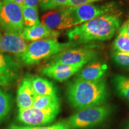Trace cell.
Here are the masks:
<instances>
[{
  "instance_id": "7",
  "label": "cell",
  "mask_w": 129,
  "mask_h": 129,
  "mask_svg": "<svg viewBox=\"0 0 129 129\" xmlns=\"http://www.w3.org/2000/svg\"><path fill=\"white\" fill-rule=\"evenodd\" d=\"M97 56L96 51L89 48H71L53 56L49 64L74 65L88 63Z\"/></svg>"
},
{
  "instance_id": "9",
  "label": "cell",
  "mask_w": 129,
  "mask_h": 129,
  "mask_svg": "<svg viewBox=\"0 0 129 129\" xmlns=\"http://www.w3.org/2000/svg\"><path fill=\"white\" fill-rule=\"evenodd\" d=\"M41 23L53 30H59L73 27L68 7L52 10L43 14Z\"/></svg>"
},
{
  "instance_id": "14",
  "label": "cell",
  "mask_w": 129,
  "mask_h": 129,
  "mask_svg": "<svg viewBox=\"0 0 129 129\" xmlns=\"http://www.w3.org/2000/svg\"><path fill=\"white\" fill-rule=\"evenodd\" d=\"M20 34L25 41L34 42L48 38H56L60 33L57 30L49 29L40 23L34 26L24 28Z\"/></svg>"
},
{
  "instance_id": "10",
  "label": "cell",
  "mask_w": 129,
  "mask_h": 129,
  "mask_svg": "<svg viewBox=\"0 0 129 129\" xmlns=\"http://www.w3.org/2000/svg\"><path fill=\"white\" fill-rule=\"evenodd\" d=\"M28 45L18 32L6 31L0 37V53H9L19 57Z\"/></svg>"
},
{
  "instance_id": "19",
  "label": "cell",
  "mask_w": 129,
  "mask_h": 129,
  "mask_svg": "<svg viewBox=\"0 0 129 129\" xmlns=\"http://www.w3.org/2000/svg\"><path fill=\"white\" fill-rule=\"evenodd\" d=\"M23 25L25 28H30L40 23L38 17V8L26 7H22Z\"/></svg>"
},
{
  "instance_id": "3",
  "label": "cell",
  "mask_w": 129,
  "mask_h": 129,
  "mask_svg": "<svg viewBox=\"0 0 129 129\" xmlns=\"http://www.w3.org/2000/svg\"><path fill=\"white\" fill-rule=\"evenodd\" d=\"M77 43L69 41L60 43L56 38H48L32 42L28 46L26 50L19 58L23 64L32 65L37 64L43 59L56 55L57 53L73 48Z\"/></svg>"
},
{
  "instance_id": "18",
  "label": "cell",
  "mask_w": 129,
  "mask_h": 129,
  "mask_svg": "<svg viewBox=\"0 0 129 129\" xmlns=\"http://www.w3.org/2000/svg\"><path fill=\"white\" fill-rule=\"evenodd\" d=\"M113 83L118 94L129 102V76L116 75L113 79Z\"/></svg>"
},
{
  "instance_id": "30",
  "label": "cell",
  "mask_w": 129,
  "mask_h": 129,
  "mask_svg": "<svg viewBox=\"0 0 129 129\" xmlns=\"http://www.w3.org/2000/svg\"><path fill=\"white\" fill-rule=\"evenodd\" d=\"M1 36V32H0V37Z\"/></svg>"
},
{
  "instance_id": "15",
  "label": "cell",
  "mask_w": 129,
  "mask_h": 129,
  "mask_svg": "<svg viewBox=\"0 0 129 129\" xmlns=\"http://www.w3.org/2000/svg\"><path fill=\"white\" fill-rule=\"evenodd\" d=\"M107 65L100 62H95L81 69L77 77L81 80L94 81L102 79L107 71Z\"/></svg>"
},
{
  "instance_id": "1",
  "label": "cell",
  "mask_w": 129,
  "mask_h": 129,
  "mask_svg": "<svg viewBox=\"0 0 129 129\" xmlns=\"http://www.w3.org/2000/svg\"><path fill=\"white\" fill-rule=\"evenodd\" d=\"M120 17L118 11L99 16L71 29L67 37L77 44L110 40L120 28Z\"/></svg>"
},
{
  "instance_id": "8",
  "label": "cell",
  "mask_w": 129,
  "mask_h": 129,
  "mask_svg": "<svg viewBox=\"0 0 129 129\" xmlns=\"http://www.w3.org/2000/svg\"><path fill=\"white\" fill-rule=\"evenodd\" d=\"M59 111L44 110L34 107L19 109L17 120L28 126H44L55 120Z\"/></svg>"
},
{
  "instance_id": "5",
  "label": "cell",
  "mask_w": 129,
  "mask_h": 129,
  "mask_svg": "<svg viewBox=\"0 0 129 129\" xmlns=\"http://www.w3.org/2000/svg\"><path fill=\"white\" fill-rule=\"evenodd\" d=\"M73 27L92 19L118 11L116 2L111 1L102 4H88L77 7H68Z\"/></svg>"
},
{
  "instance_id": "22",
  "label": "cell",
  "mask_w": 129,
  "mask_h": 129,
  "mask_svg": "<svg viewBox=\"0 0 129 129\" xmlns=\"http://www.w3.org/2000/svg\"><path fill=\"white\" fill-rule=\"evenodd\" d=\"M68 0H42L40 7L42 10H54L68 7Z\"/></svg>"
},
{
  "instance_id": "17",
  "label": "cell",
  "mask_w": 129,
  "mask_h": 129,
  "mask_svg": "<svg viewBox=\"0 0 129 129\" xmlns=\"http://www.w3.org/2000/svg\"><path fill=\"white\" fill-rule=\"evenodd\" d=\"M60 106L57 96H36L32 107L44 110L60 111Z\"/></svg>"
},
{
  "instance_id": "25",
  "label": "cell",
  "mask_w": 129,
  "mask_h": 129,
  "mask_svg": "<svg viewBox=\"0 0 129 129\" xmlns=\"http://www.w3.org/2000/svg\"><path fill=\"white\" fill-rule=\"evenodd\" d=\"M103 0H68V7H77L82 5L92 4V3L98 2Z\"/></svg>"
},
{
  "instance_id": "31",
  "label": "cell",
  "mask_w": 129,
  "mask_h": 129,
  "mask_svg": "<svg viewBox=\"0 0 129 129\" xmlns=\"http://www.w3.org/2000/svg\"><path fill=\"white\" fill-rule=\"evenodd\" d=\"M40 2H41V1H42V0H40Z\"/></svg>"
},
{
  "instance_id": "12",
  "label": "cell",
  "mask_w": 129,
  "mask_h": 129,
  "mask_svg": "<svg viewBox=\"0 0 129 129\" xmlns=\"http://www.w3.org/2000/svg\"><path fill=\"white\" fill-rule=\"evenodd\" d=\"M19 64L7 54L0 53V85H12L18 77Z\"/></svg>"
},
{
  "instance_id": "26",
  "label": "cell",
  "mask_w": 129,
  "mask_h": 129,
  "mask_svg": "<svg viewBox=\"0 0 129 129\" xmlns=\"http://www.w3.org/2000/svg\"><path fill=\"white\" fill-rule=\"evenodd\" d=\"M118 34L126 35L129 37V19L120 27Z\"/></svg>"
},
{
  "instance_id": "13",
  "label": "cell",
  "mask_w": 129,
  "mask_h": 129,
  "mask_svg": "<svg viewBox=\"0 0 129 129\" xmlns=\"http://www.w3.org/2000/svg\"><path fill=\"white\" fill-rule=\"evenodd\" d=\"M37 95L32 88L30 76H26L19 85L16 101L19 109H26L32 107Z\"/></svg>"
},
{
  "instance_id": "27",
  "label": "cell",
  "mask_w": 129,
  "mask_h": 129,
  "mask_svg": "<svg viewBox=\"0 0 129 129\" xmlns=\"http://www.w3.org/2000/svg\"><path fill=\"white\" fill-rule=\"evenodd\" d=\"M40 2V0H25L24 6L29 7L38 8V3Z\"/></svg>"
},
{
  "instance_id": "20",
  "label": "cell",
  "mask_w": 129,
  "mask_h": 129,
  "mask_svg": "<svg viewBox=\"0 0 129 129\" xmlns=\"http://www.w3.org/2000/svg\"><path fill=\"white\" fill-rule=\"evenodd\" d=\"M12 106L10 95L0 88V122L7 117Z\"/></svg>"
},
{
  "instance_id": "23",
  "label": "cell",
  "mask_w": 129,
  "mask_h": 129,
  "mask_svg": "<svg viewBox=\"0 0 129 129\" xmlns=\"http://www.w3.org/2000/svg\"><path fill=\"white\" fill-rule=\"evenodd\" d=\"M9 129H70L64 122H60L47 126H20L17 125H10Z\"/></svg>"
},
{
  "instance_id": "24",
  "label": "cell",
  "mask_w": 129,
  "mask_h": 129,
  "mask_svg": "<svg viewBox=\"0 0 129 129\" xmlns=\"http://www.w3.org/2000/svg\"><path fill=\"white\" fill-rule=\"evenodd\" d=\"M112 58L115 63L124 68L129 69V53L114 52Z\"/></svg>"
},
{
  "instance_id": "29",
  "label": "cell",
  "mask_w": 129,
  "mask_h": 129,
  "mask_svg": "<svg viewBox=\"0 0 129 129\" xmlns=\"http://www.w3.org/2000/svg\"><path fill=\"white\" fill-rule=\"evenodd\" d=\"M125 129H129V121H128V122L127 123L126 126H125Z\"/></svg>"
},
{
  "instance_id": "21",
  "label": "cell",
  "mask_w": 129,
  "mask_h": 129,
  "mask_svg": "<svg viewBox=\"0 0 129 129\" xmlns=\"http://www.w3.org/2000/svg\"><path fill=\"white\" fill-rule=\"evenodd\" d=\"M113 48L116 52L129 53V37L118 34L113 43Z\"/></svg>"
},
{
  "instance_id": "4",
  "label": "cell",
  "mask_w": 129,
  "mask_h": 129,
  "mask_svg": "<svg viewBox=\"0 0 129 129\" xmlns=\"http://www.w3.org/2000/svg\"><path fill=\"white\" fill-rule=\"evenodd\" d=\"M111 112L110 106L102 105L78 111L69 117L64 122L70 129L89 128L102 123Z\"/></svg>"
},
{
  "instance_id": "28",
  "label": "cell",
  "mask_w": 129,
  "mask_h": 129,
  "mask_svg": "<svg viewBox=\"0 0 129 129\" xmlns=\"http://www.w3.org/2000/svg\"><path fill=\"white\" fill-rule=\"evenodd\" d=\"M16 4H17L19 6H20L21 7H23L24 6V1L25 0H13Z\"/></svg>"
},
{
  "instance_id": "11",
  "label": "cell",
  "mask_w": 129,
  "mask_h": 129,
  "mask_svg": "<svg viewBox=\"0 0 129 129\" xmlns=\"http://www.w3.org/2000/svg\"><path fill=\"white\" fill-rule=\"evenodd\" d=\"M86 63L85 62H82L74 65L48 64L41 69V72L43 75L53 80L63 82L77 74Z\"/></svg>"
},
{
  "instance_id": "6",
  "label": "cell",
  "mask_w": 129,
  "mask_h": 129,
  "mask_svg": "<svg viewBox=\"0 0 129 129\" xmlns=\"http://www.w3.org/2000/svg\"><path fill=\"white\" fill-rule=\"evenodd\" d=\"M0 25L6 31L19 34L25 28L22 7L13 0H0Z\"/></svg>"
},
{
  "instance_id": "16",
  "label": "cell",
  "mask_w": 129,
  "mask_h": 129,
  "mask_svg": "<svg viewBox=\"0 0 129 129\" xmlns=\"http://www.w3.org/2000/svg\"><path fill=\"white\" fill-rule=\"evenodd\" d=\"M30 78L37 96H57V88L52 82L40 77L30 76Z\"/></svg>"
},
{
  "instance_id": "2",
  "label": "cell",
  "mask_w": 129,
  "mask_h": 129,
  "mask_svg": "<svg viewBox=\"0 0 129 129\" xmlns=\"http://www.w3.org/2000/svg\"><path fill=\"white\" fill-rule=\"evenodd\" d=\"M67 96L71 105L80 111L102 105L108 97V90L103 78L89 81L77 78L68 85Z\"/></svg>"
}]
</instances>
